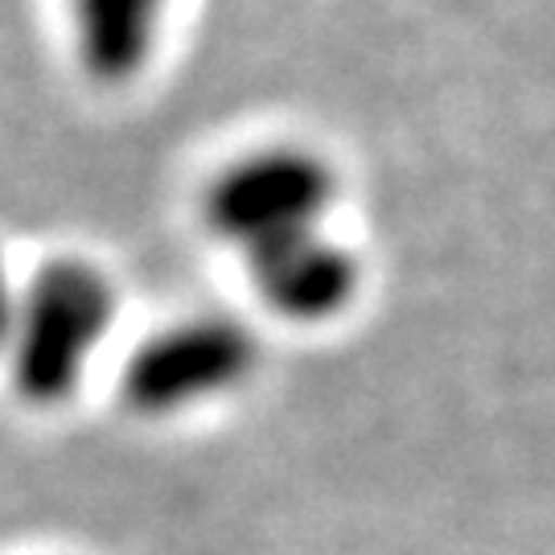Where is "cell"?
I'll return each instance as SVG.
<instances>
[{
	"label": "cell",
	"instance_id": "cell-2",
	"mask_svg": "<svg viewBox=\"0 0 555 555\" xmlns=\"http://www.w3.org/2000/svg\"><path fill=\"white\" fill-rule=\"evenodd\" d=\"M337 194L334 169L309 149H259L227 165L202 198L210 235L256 256L272 243L321 231Z\"/></svg>",
	"mask_w": 555,
	"mask_h": 555
},
{
	"label": "cell",
	"instance_id": "cell-4",
	"mask_svg": "<svg viewBox=\"0 0 555 555\" xmlns=\"http://www.w3.org/2000/svg\"><path fill=\"white\" fill-rule=\"evenodd\" d=\"M259 300L288 321L318 325L337 318L358 293V259L321 231H305L247 256Z\"/></svg>",
	"mask_w": 555,
	"mask_h": 555
},
{
	"label": "cell",
	"instance_id": "cell-5",
	"mask_svg": "<svg viewBox=\"0 0 555 555\" xmlns=\"http://www.w3.org/2000/svg\"><path fill=\"white\" fill-rule=\"evenodd\" d=\"M169 0H70V34L82 70L95 82H128L160 38Z\"/></svg>",
	"mask_w": 555,
	"mask_h": 555
},
{
	"label": "cell",
	"instance_id": "cell-1",
	"mask_svg": "<svg viewBox=\"0 0 555 555\" xmlns=\"http://www.w3.org/2000/svg\"><path fill=\"white\" fill-rule=\"evenodd\" d=\"M116 318L112 284L79 259L41 268L34 284L17 293V318L9 337L13 387L25 403L54 408L82 383L95 350Z\"/></svg>",
	"mask_w": 555,
	"mask_h": 555
},
{
	"label": "cell",
	"instance_id": "cell-3",
	"mask_svg": "<svg viewBox=\"0 0 555 555\" xmlns=\"http://www.w3.org/2000/svg\"><path fill=\"white\" fill-rule=\"evenodd\" d=\"M259 362L256 337L231 318H194L144 337L128 358L124 396L140 416H178L231 396Z\"/></svg>",
	"mask_w": 555,
	"mask_h": 555
},
{
	"label": "cell",
	"instance_id": "cell-6",
	"mask_svg": "<svg viewBox=\"0 0 555 555\" xmlns=\"http://www.w3.org/2000/svg\"><path fill=\"white\" fill-rule=\"evenodd\" d=\"M13 318H17V288L9 284L4 268H0V354L9 350V337H13Z\"/></svg>",
	"mask_w": 555,
	"mask_h": 555
}]
</instances>
